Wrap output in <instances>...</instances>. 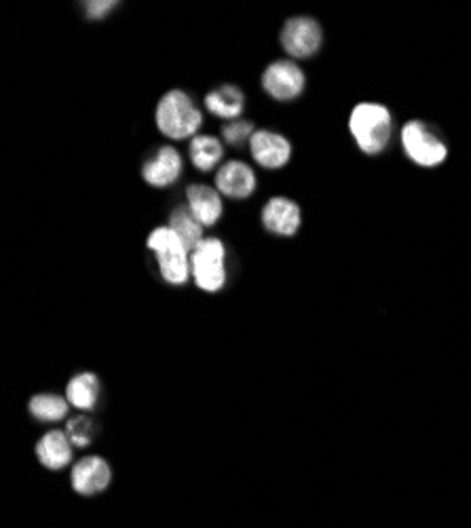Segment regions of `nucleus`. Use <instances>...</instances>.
<instances>
[{
	"instance_id": "f257e3e1",
	"label": "nucleus",
	"mask_w": 471,
	"mask_h": 528,
	"mask_svg": "<svg viewBox=\"0 0 471 528\" xmlns=\"http://www.w3.org/2000/svg\"><path fill=\"white\" fill-rule=\"evenodd\" d=\"M349 131L366 155H381L391 142L393 119L387 106L376 102L357 104L349 117Z\"/></svg>"
},
{
	"instance_id": "f03ea898",
	"label": "nucleus",
	"mask_w": 471,
	"mask_h": 528,
	"mask_svg": "<svg viewBox=\"0 0 471 528\" xmlns=\"http://www.w3.org/2000/svg\"><path fill=\"white\" fill-rule=\"evenodd\" d=\"M155 117L159 131L169 140L193 138L203 123V115L195 106L193 98L180 89L165 93L157 106Z\"/></svg>"
},
{
	"instance_id": "7ed1b4c3",
	"label": "nucleus",
	"mask_w": 471,
	"mask_h": 528,
	"mask_svg": "<svg viewBox=\"0 0 471 528\" xmlns=\"http://www.w3.org/2000/svg\"><path fill=\"white\" fill-rule=\"evenodd\" d=\"M146 245L157 254L159 271L167 284L182 286L186 284L188 273H191V258L180 237L169 229V226H159L148 235Z\"/></svg>"
},
{
	"instance_id": "20e7f679",
	"label": "nucleus",
	"mask_w": 471,
	"mask_h": 528,
	"mask_svg": "<svg viewBox=\"0 0 471 528\" xmlns=\"http://www.w3.org/2000/svg\"><path fill=\"white\" fill-rule=\"evenodd\" d=\"M402 146L412 163L421 167L442 165L448 157L444 140L423 121H408L402 129Z\"/></svg>"
},
{
	"instance_id": "39448f33",
	"label": "nucleus",
	"mask_w": 471,
	"mask_h": 528,
	"mask_svg": "<svg viewBox=\"0 0 471 528\" xmlns=\"http://www.w3.org/2000/svg\"><path fill=\"white\" fill-rule=\"evenodd\" d=\"M226 250L220 239H203L197 250L191 256V271L195 277V284L205 292H218L222 290L226 281L224 269Z\"/></svg>"
},
{
	"instance_id": "423d86ee",
	"label": "nucleus",
	"mask_w": 471,
	"mask_h": 528,
	"mask_svg": "<svg viewBox=\"0 0 471 528\" xmlns=\"http://www.w3.org/2000/svg\"><path fill=\"white\" fill-rule=\"evenodd\" d=\"M324 32L311 17H292L281 30V47L286 49L292 58L307 60L322 49Z\"/></svg>"
},
{
	"instance_id": "0eeeda50",
	"label": "nucleus",
	"mask_w": 471,
	"mask_h": 528,
	"mask_svg": "<svg viewBox=\"0 0 471 528\" xmlns=\"http://www.w3.org/2000/svg\"><path fill=\"white\" fill-rule=\"evenodd\" d=\"M262 87L279 102L296 100L305 89V72L290 60L273 62L262 72Z\"/></svg>"
},
{
	"instance_id": "6e6552de",
	"label": "nucleus",
	"mask_w": 471,
	"mask_h": 528,
	"mask_svg": "<svg viewBox=\"0 0 471 528\" xmlns=\"http://www.w3.org/2000/svg\"><path fill=\"white\" fill-rule=\"evenodd\" d=\"M252 157L265 169L284 167L292 157V144L275 131H256L250 140Z\"/></svg>"
},
{
	"instance_id": "1a4fd4ad",
	"label": "nucleus",
	"mask_w": 471,
	"mask_h": 528,
	"mask_svg": "<svg viewBox=\"0 0 471 528\" xmlns=\"http://www.w3.org/2000/svg\"><path fill=\"white\" fill-rule=\"evenodd\" d=\"M182 174V157L176 148L163 146L157 150V155L146 161L142 167V178L146 184L155 188L172 186Z\"/></svg>"
},
{
	"instance_id": "9d476101",
	"label": "nucleus",
	"mask_w": 471,
	"mask_h": 528,
	"mask_svg": "<svg viewBox=\"0 0 471 528\" xmlns=\"http://www.w3.org/2000/svg\"><path fill=\"white\" fill-rule=\"evenodd\" d=\"M262 224L275 235L292 237L300 229V207L292 199L273 197L262 210Z\"/></svg>"
},
{
	"instance_id": "9b49d317",
	"label": "nucleus",
	"mask_w": 471,
	"mask_h": 528,
	"mask_svg": "<svg viewBox=\"0 0 471 528\" xmlns=\"http://www.w3.org/2000/svg\"><path fill=\"white\" fill-rule=\"evenodd\" d=\"M216 188L218 193L231 199H246L254 193L256 176L250 165L241 161H229L224 163L216 174Z\"/></svg>"
},
{
	"instance_id": "f8f14e48",
	"label": "nucleus",
	"mask_w": 471,
	"mask_h": 528,
	"mask_svg": "<svg viewBox=\"0 0 471 528\" xmlns=\"http://www.w3.org/2000/svg\"><path fill=\"white\" fill-rule=\"evenodd\" d=\"M110 484V467L100 457H85L72 469V486L79 495H98Z\"/></svg>"
},
{
	"instance_id": "ddd939ff",
	"label": "nucleus",
	"mask_w": 471,
	"mask_h": 528,
	"mask_svg": "<svg viewBox=\"0 0 471 528\" xmlns=\"http://www.w3.org/2000/svg\"><path fill=\"white\" fill-rule=\"evenodd\" d=\"M186 199H188L191 212L203 226H214L220 220L222 199H220V193H216L214 188L205 186V184H193V186H188Z\"/></svg>"
},
{
	"instance_id": "4468645a",
	"label": "nucleus",
	"mask_w": 471,
	"mask_h": 528,
	"mask_svg": "<svg viewBox=\"0 0 471 528\" xmlns=\"http://www.w3.org/2000/svg\"><path fill=\"white\" fill-rule=\"evenodd\" d=\"M36 457L47 469H62L72 459V442L64 431H49L36 444Z\"/></svg>"
},
{
	"instance_id": "2eb2a0df",
	"label": "nucleus",
	"mask_w": 471,
	"mask_h": 528,
	"mask_svg": "<svg viewBox=\"0 0 471 528\" xmlns=\"http://www.w3.org/2000/svg\"><path fill=\"white\" fill-rule=\"evenodd\" d=\"M243 106H246V98H243L241 89L233 85H224L205 96V108L220 119H237Z\"/></svg>"
},
{
	"instance_id": "dca6fc26",
	"label": "nucleus",
	"mask_w": 471,
	"mask_h": 528,
	"mask_svg": "<svg viewBox=\"0 0 471 528\" xmlns=\"http://www.w3.org/2000/svg\"><path fill=\"white\" fill-rule=\"evenodd\" d=\"M169 229L180 237L188 252H195L197 245L203 241V224L195 218L191 207H176L169 216Z\"/></svg>"
},
{
	"instance_id": "f3484780",
	"label": "nucleus",
	"mask_w": 471,
	"mask_h": 528,
	"mask_svg": "<svg viewBox=\"0 0 471 528\" xmlns=\"http://www.w3.org/2000/svg\"><path fill=\"white\" fill-rule=\"evenodd\" d=\"M98 393H100V381H98V376L91 372H83V374L74 376L66 389L68 402L79 410H91L93 406H96Z\"/></svg>"
},
{
	"instance_id": "a211bd4d",
	"label": "nucleus",
	"mask_w": 471,
	"mask_h": 528,
	"mask_svg": "<svg viewBox=\"0 0 471 528\" xmlns=\"http://www.w3.org/2000/svg\"><path fill=\"white\" fill-rule=\"evenodd\" d=\"M188 153H191V161L199 172H212V169L222 161L224 148L212 136H195Z\"/></svg>"
},
{
	"instance_id": "6ab92c4d",
	"label": "nucleus",
	"mask_w": 471,
	"mask_h": 528,
	"mask_svg": "<svg viewBox=\"0 0 471 528\" xmlns=\"http://www.w3.org/2000/svg\"><path fill=\"white\" fill-rule=\"evenodd\" d=\"M30 412L41 421H62L68 412V402L60 395L41 393L30 400Z\"/></svg>"
},
{
	"instance_id": "aec40b11",
	"label": "nucleus",
	"mask_w": 471,
	"mask_h": 528,
	"mask_svg": "<svg viewBox=\"0 0 471 528\" xmlns=\"http://www.w3.org/2000/svg\"><path fill=\"white\" fill-rule=\"evenodd\" d=\"M66 436L70 438L72 446H79V448H85L91 444L93 436H96V425L91 423V419L87 417H77L72 419L66 427Z\"/></svg>"
},
{
	"instance_id": "412c9836",
	"label": "nucleus",
	"mask_w": 471,
	"mask_h": 528,
	"mask_svg": "<svg viewBox=\"0 0 471 528\" xmlns=\"http://www.w3.org/2000/svg\"><path fill=\"white\" fill-rule=\"evenodd\" d=\"M222 136H224V140L229 142L231 146H239V144L246 142L248 138L252 140V136H254V125L248 123V121H233L229 125H224Z\"/></svg>"
},
{
	"instance_id": "4be33fe9",
	"label": "nucleus",
	"mask_w": 471,
	"mask_h": 528,
	"mask_svg": "<svg viewBox=\"0 0 471 528\" xmlns=\"http://www.w3.org/2000/svg\"><path fill=\"white\" fill-rule=\"evenodd\" d=\"M117 7V3H112V0H104V3H85V13L89 20H104V17Z\"/></svg>"
}]
</instances>
